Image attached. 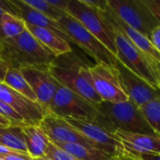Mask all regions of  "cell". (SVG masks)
Returning <instances> with one entry per match:
<instances>
[{
	"mask_svg": "<svg viewBox=\"0 0 160 160\" xmlns=\"http://www.w3.org/2000/svg\"><path fill=\"white\" fill-rule=\"evenodd\" d=\"M91 66L71 51L56 56L50 64V70L60 84L72 90L97 107L102 102V99L93 86L90 73Z\"/></svg>",
	"mask_w": 160,
	"mask_h": 160,
	"instance_id": "obj_1",
	"label": "cell"
},
{
	"mask_svg": "<svg viewBox=\"0 0 160 160\" xmlns=\"http://www.w3.org/2000/svg\"><path fill=\"white\" fill-rule=\"evenodd\" d=\"M109 25L116 49V59L132 73L153 87L160 89L159 63L139 49L111 20L103 10H99Z\"/></svg>",
	"mask_w": 160,
	"mask_h": 160,
	"instance_id": "obj_2",
	"label": "cell"
},
{
	"mask_svg": "<svg viewBox=\"0 0 160 160\" xmlns=\"http://www.w3.org/2000/svg\"><path fill=\"white\" fill-rule=\"evenodd\" d=\"M0 57L8 68L50 65L56 57L27 29L14 38H1Z\"/></svg>",
	"mask_w": 160,
	"mask_h": 160,
	"instance_id": "obj_3",
	"label": "cell"
},
{
	"mask_svg": "<svg viewBox=\"0 0 160 160\" xmlns=\"http://www.w3.org/2000/svg\"><path fill=\"white\" fill-rule=\"evenodd\" d=\"M96 108L98 112V117L96 121L112 133L122 130L131 133L156 134L139 107L129 99L119 103L102 101Z\"/></svg>",
	"mask_w": 160,
	"mask_h": 160,
	"instance_id": "obj_4",
	"label": "cell"
},
{
	"mask_svg": "<svg viewBox=\"0 0 160 160\" xmlns=\"http://www.w3.org/2000/svg\"><path fill=\"white\" fill-rule=\"evenodd\" d=\"M57 22L64 28L70 41L79 45L86 53L96 60V63L114 67L116 57L78 20L66 12Z\"/></svg>",
	"mask_w": 160,
	"mask_h": 160,
	"instance_id": "obj_5",
	"label": "cell"
},
{
	"mask_svg": "<svg viewBox=\"0 0 160 160\" xmlns=\"http://www.w3.org/2000/svg\"><path fill=\"white\" fill-rule=\"evenodd\" d=\"M107 4L121 20L148 38L160 25L144 0H107Z\"/></svg>",
	"mask_w": 160,
	"mask_h": 160,
	"instance_id": "obj_6",
	"label": "cell"
},
{
	"mask_svg": "<svg viewBox=\"0 0 160 160\" xmlns=\"http://www.w3.org/2000/svg\"><path fill=\"white\" fill-rule=\"evenodd\" d=\"M66 12L78 20L115 56L116 49L111 29L98 9L89 6L84 0H69Z\"/></svg>",
	"mask_w": 160,
	"mask_h": 160,
	"instance_id": "obj_7",
	"label": "cell"
},
{
	"mask_svg": "<svg viewBox=\"0 0 160 160\" xmlns=\"http://www.w3.org/2000/svg\"><path fill=\"white\" fill-rule=\"evenodd\" d=\"M48 112L62 118L97 120L98 117V112L95 106L62 84L58 87Z\"/></svg>",
	"mask_w": 160,
	"mask_h": 160,
	"instance_id": "obj_8",
	"label": "cell"
},
{
	"mask_svg": "<svg viewBox=\"0 0 160 160\" xmlns=\"http://www.w3.org/2000/svg\"><path fill=\"white\" fill-rule=\"evenodd\" d=\"M22 76L34 91L38 103L42 107L46 113L49 112L50 104L61 85L52 76L50 65L33 66L20 69Z\"/></svg>",
	"mask_w": 160,
	"mask_h": 160,
	"instance_id": "obj_9",
	"label": "cell"
},
{
	"mask_svg": "<svg viewBox=\"0 0 160 160\" xmlns=\"http://www.w3.org/2000/svg\"><path fill=\"white\" fill-rule=\"evenodd\" d=\"M93 86L102 101L119 103L128 100L123 91L115 67L96 63L90 67Z\"/></svg>",
	"mask_w": 160,
	"mask_h": 160,
	"instance_id": "obj_10",
	"label": "cell"
},
{
	"mask_svg": "<svg viewBox=\"0 0 160 160\" xmlns=\"http://www.w3.org/2000/svg\"><path fill=\"white\" fill-rule=\"evenodd\" d=\"M75 130L89 141L98 144L104 152L116 157L124 152V148L114 133L107 130L98 122L92 119L64 118Z\"/></svg>",
	"mask_w": 160,
	"mask_h": 160,
	"instance_id": "obj_11",
	"label": "cell"
},
{
	"mask_svg": "<svg viewBox=\"0 0 160 160\" xmlns=\"http://www.w3.org/2000/svg\"><path fill=\"white\" fill-rule=\"evenodd\" d=\"M38 127L45 133L49 141L53 143H80L87 147L101 150L98 144L75 130L64 118L52 112L44 115Z\"/></svg>",
	"mask_w": 160,
	"mask_h": 160,
	"instance_id": "obj_12",
	"label": "cell"
},
{
	"mask_svg": "<svg viewBox=\"0 0 160 160\" xmlns=\"http://www.w3.org/2000/svg\"><path fill=\"white\" fill-rule=\"evenodd\" d=\"M121 87L128 99L138 107L151 100L160 99V89H157L132 73L117 59L114 65Z\"/></svg>",
	"mask_w": 160,
	"mask_h": 160,
	"instance_id": "obj_13",
	"label": "cell"
},
{
	"mask_svg": "<svg viewBox=\"0 0 160 160\" xmlns=\"http://www.w3.org/2000/svg\"><path fill=\"white\" fill-rule=\"evenodd\" d=\"M0 101L12 108L27 126H38L46 114L38 102L29 100L4 82H0Z\"/></svg>",
	"mask_w": 160,
	"mask_h": 160,
	"instance_id": "obj_14",
	"label": "cell"
},
{
	"mask_svg": "<svg viewBox=\"0 0 160 160\" xmlns=\"http://www.w3.org/2000/svg\"><path fill=\"white\" fill-rule=\"evenodd\" d=\"M125 151L135 154H160V136L140 134L122 130L114 132Z\"/></svg>",
	"mask_w": 160,
	"mask_h": 160,
	"instance_id": "obj_15",
	"label": "cell"
},
{
	"mask_svg": "<svg viewBox=\"0 0 160 160\" xmlns=\"http://www.w3.org/2000/svg\"><path fill=\"white\" fill-rule=\"evenodd\" d=\"M105 15L111 20L112 22H113L139 49H141L143 52L148 54L150 57H152L154 60H156L158 63L160 64V52H158L156 48L153 46L151 41L148 38L142 35L140 32L127 24L123 20H121L109 7L107 4L106 8L103 10Z\"/></svg>",
	"mask_w": 160,
	"mask_h": 160,
	"instance_id": "obj_16",
	"label": "cell"
},
{
	"mask_svg": "<svg viewBox=\"0 0 160 160\" xmlns=\"http://www.w3.org/2000/svg\"><path fill=\"white\" fill-rule=\"evenodd\" d=\"M12 1L19 8L20 18L22 19L26 23L34 25V26L49 29V30L56 33L57 35H59L61 38H65L68 42L70 41V39L68 37V35L66 34L64 28L57 22L48 18L44 14L34 9L33 8L29 7L23 0H12Z\"/></svg>",
	"mask_w": 160,
	"mask_h": 160,
	"instance_id": "obj_17",
	"label": "cell"
},
{
	"mask_svg": "<svg viewBox=\"0 0 160 160\" xmlns=\"http://www.w3.org/2000/svg\"><path fill=\"white\" fill-rule=\"evenodd\" d=\"M26 23V22H25ZM26 29L45 47H47L55 56L69 52L72 48L68 40L61 38L56 33L42 27L26 23Z\"/></svg>",
	"mask_w": 160,
	"mask_h": 160,
	"instance_id": "obj_18",
	"label": "cell"
},
{
	"mask_svg": "<svg viewBox=\"0 0 160 160\" xmlns=\"http://www.w3.org/2000/svg\"><path fill=\"white\" fill-rule=\"evenodd\" d=\"M22 130L28 155L32 158L44 157L50 141L40 128L38 126L24 125L22 127Z\"/></svg>",
	"mask_w": 160,
	"mask_h": 160,
	"instance_id": "obj_19",
	"label": "cell"
},
{
	"mask_svg": "<svg viewBox=\"0 0 160 160\" xmlns=\"http://www.w3.org/2000/svg\"><path fill=\"white\" fill-rule=\"evenodd\" d=\"M59 148L72 155L79 160H112L113 156L92 147H87L80 143H54Z\"/></svg>",
	"mask_w": 160,
	"mask_h": 160,
	"instance_id": "obj_20",
	"label": "cell"
},
{
	"mask_svg": "<svg viewBox=\"0 0 160 160\" xmlns=\"http://www.w3.org/2000/svg\"><path fill=\"white\" fill-rule=\"evenodd\" d=\"M0 145L28 155L22 127H0Z\"/></svg>",
	"mask_w": 160,
	"mask_h": 160,
	"instance_id": "obj_21",
	"label": "cell"
},
{
	"mask_svg": "<svg viewBox=\"0 0 160 160\" xmlns=\"http://www.w3.org/2000/svg\"><path fill=\"white\" fill-rule=\"evenodd\" d=\"M5 84L12 88L13 90L17 91L29 100L33 102H38L37 97L32 90L31 86L28 84L24 77L22 76L20 69L16 68H8V71L6 73L4 82Z\"/></svg>",
	"mask_w": 160,
	"mask_h": 160,
	"instance_id": "obj_22",
	"label": "cell"
},
{
	"mask_svg": "<svg viewBox=\"0 0 160 160\" xmlns=\"http://www.w3.org/2000/svg\"><path fill=\"white\" fill-rule=\"evenodd\" d=\"M0 29L3 38H14L26 30V23L19 17L4 12L0 19Z\"/></svg>",
	"mask_w": 160,
	"mask_h": 160,
	"instance_id": "obj_23",
	"label": "cell"
},
{
	"mask_svg": "<svg viewBox=\"0 0 160 160\" xmlns=\"http://www.w3.org/2000/svg\"><path fill=\"white\" fill-rule=\"evenodd\" d=\"M139 109L151 128L160 136V99L151 100L139 106Z\"/></svg>",
	"mask_w": 160,
	"mask_h": 160,
	"instance_id": "obj_24",
	"label": "cell"
},
{
	"mask_svg": "<svg viewBox=\"0 0 160 160\" xmlns=\"http://www.w3.org/2000/svg\"><path fill=\"white\" fill-rule=\"evenodd\" d=\"M23 1L29 7L39 11L40 13L44 14L45 16L55 22H57L66 13V11H63L51 5L48 2V0H23Z\"/></svg>",
	"mask_w": 160,
	"mask_h": 160,
	"instance_id": "obj_25",
	"label": "cell"
},
{
	"mask_svg": "<svg viewBox=\"0 0 160 160\" xmlns=\"http://www.w3.org/2000/svg\"><path fill=\"white\" fill-rule=\"evenodd\" d=\"M45 157L53 160H79L72 155L59 148L52 142H50L47 146V149L45 151Z\"/></svg>",
	"mask_w": 160,
	"mask_h": 160,
	"instance_id": "obj_26",
	"label": "cell"
},
{
	"mask_svg": "<svg viewBox=\"0 0 160 160\" xmlns=\"http://www.w3.org/2000/svg\"><path fill=\"white\" fill-rule=\"evenodd\" d=\"M0 114L9 120L12 127H23L25 125L22 118L14 110L2 101H0Z\"/></svg>",
	"mask_w": 160,
	"mask_h": 160,
	"instance_id": "obj_27",
	"label": "cell"
},
{
	"mask_svg": "<svg viewBox=\"0 0 160 160\" xmlns=\"http://www.w3.org/2000/svg\"><path fill=\"white\" fill-rule=\"evenodd\" d=\"M0 9L3 12L11 14L15 17L20 18V11L18 7L12 0H0Z\"/></svg>",
	"mask_w": 160,
	"mask_h": 160,
	"instance_id": "obj_28",
	"label": "cell"
},
{
	"mask_svg": "<svg viewBox=\"0 0 160 160\" xmlns=\"http://www.w3.org/2000/svg\"><path fill=\"white\" fill-rule=\"evenodd\" d=\"M160 24V0H144Z\"/></svg>",
	"mask_w": 160,
	"mask_h": 160,
	"instance_id": "obj_29",
	"label": "cell"
},
{
	"mask_svg": "<svg viewBox=\"0 0 160 160\" xmlns=\"http://www.w3.org/2000/svg\"><path fill=\"white\" fill-rule=\"evenodd\" d=\"M149 40L151 41L153 46L156 48V50L158 52H160V25L156 27L152 31V33L149 37Z\"/></svg>",
	"mask_w": 160,
	"mask_h": 160,
	"instance_id": "obj_30",
	"label": "cell"
},
{
	"mask_svg": "<svg viewBox=\"0 0 160 160\" xmlns=\"http://www.w3.org/2000/svg\"><path fill=\"white\" fill-rule=\"evenodd\" d=\"M128 153L137 160H160V154H135L130 152Z\"/></svg>",
	"mask_w": 160,
	"mask_h": 160,
	"instance_id": "obj_31",
	"label": "cell"
},
{
	"mask_svg": "<svg viewBox=\"0 0 160 160\" xmlns=\"http://www.w3.org/2000/svg\"><path fill=\"white\" fill-rule=\"evenodd\" d=\"M0 158L4 160H33V158L29 155L24 154H9L0 156Z\"/></svg>",
	"mask_w": 160,
	"mask_h": 160,
	"instance_id": "obj_32",
	"label": "cell"
},
{
	"mask_svg": "<svg viewBox=\"0 0 160 160\" xmlns=\"http://www.w3.org/2000/svg\"><path fill=\"white\" fill-rule=\"evenodd\" d=\"M48 2L52 5L53 7L63 10V11H66L67 10V8L68 6V2L69 0H48Z\"/></svg>",
	"mask_w": 160,
	"mask_h": 160,
	"instance_id": "obj_33",
	"label": "cell"
},
{
	"mask_svg": "<svg viewBox=\"0 0 160 160\" xmlns=\"http://www.w3.org/2000/svg\"><path fill=\"white\" fill-rule=\"evenodd\" d=\"M8 66L6 65V63L2 60V58L0 57V82H4L6 73L8 71Z\"/></svg>",
	"mask_w": 160,
	"mask_h": 160,
	"instance_id": "obj_34",
	"label": "cell"
},
{
	"mask_svg": "<svg viewBox=\"0 0 160 160\" xmlns=\"http://www.w3.org/2000/svg\"><path fill=\"white\" fill-rule=\"evenodd\" d=\"M112 160H137L135 159L134 158H132L127 151H125L124 150V152L123 153H121V154H119L118 156H116V157H114V158Z\"/></svg>",
	"mask_w": 160,
	"mask_h": 160,
	"instance_id": "obj_35",
	"label": "cell"
},
{
	"mask_svg": "<svg viewBox=\"0 0 160 160\" xmlns=\"http://www.w3.org/2000/svg\"><path fill=\"white\" fill-rule=\"evenodd\" d=\"M0 127H12L9 120L0 114Z\"/></svg>",
	"mask_w": 160,
	"mask_h": 160,
	"instance_id": "obj_36",
	"label": "cell"
},
{
	"mask_svg": "<svg viewBox=\"0 0 160 160\" xmlns=\"http://www.w3.org/2000/svg\"><path fill=\"white\" fill-rule=\"evenodd\" d=\"M3 11L0 9V19H1V17H2V15H3ZM0 38H3V36H2V33H1V29H0Z\"/></svg>",
	"mask_w": 160,
	"mask_h": 160,
	"instance_id": "obj_37",
	"label": "cell"
},
{
	"mask_svg": "<svg viewBox=\"0 0 160 160\" xmlns=\"http://www.w3.org/2000/svg\"><path fill=\"white\" fill-rule=\"evenodd\" d=\"M0 52H1V43H0Z\"/></svg>",
	"mask_w": 160,
	"mask_h": 160,
	"instance_id": "obj_38",
	"label": "cell"
},
{
	"mask_svg": "<svg viewBox=\"0 0 160 160\" xmlns=\"http://www.w3.org/2000/svg\"><path fill=\"white\" fill-rule=\"evenodd\" d=\"M159 73H160V65H159Z\"/></svg>",
	"mask_w": 160,
	"mask_h": 160,
	"instance_id": "obj_39",
	"label": "cell"
},
{
	"mask_svg": "<svg viewBox=\"0 0 160 160\" xmlns=\"http://www.w3.org/2000/svg\"><path fill=\"white\" fill-rule=\"evenodd\" d=\"M0 160H4V159H2V158H0Z\"/></svg>",
	"mask_w": 160,
	"mask_h": 160,
	"instance_id": "obj_40",
	"label": "cell"
}]
</instances>
